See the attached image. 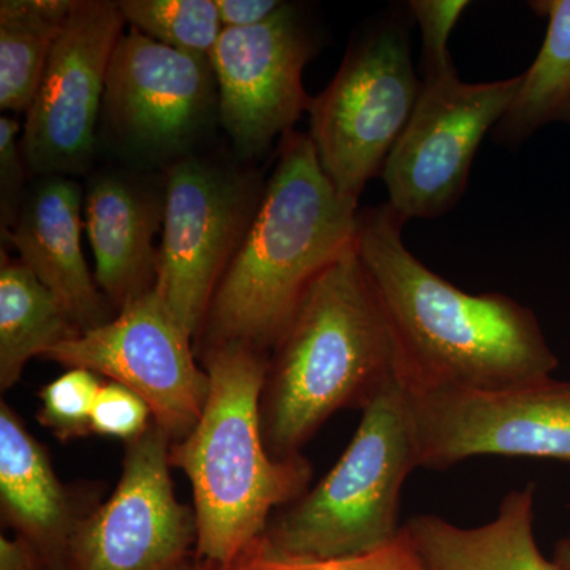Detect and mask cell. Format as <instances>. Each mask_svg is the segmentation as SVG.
I'll list each match as a JSON object with an SVG mask.
<instances>
[{
    "label": "cell",
    "instance_id": "obj_12",
    "mask_svg": "<svg viewBox=\"0 0 570 570\" xmlns=\"http://www.w3.org/2000/svg\"><path fill=\"white\" fill-rule=\"evenodd\" d=\"M171 444L156 422L126 444L118 485L78 524L67 570H175L193 554L195 513L176 498Z\"/></svg>",
    "mask_w": 570,
    "mask_h": 570
},
{
    "label": "cell",
    "instance_id": "obj_8",
    "mask_svg": "<svg viewBox=\"0 0 570 570\" xmlns=\"http://www.w3.org/2000/svg\"><path fill=\"white\" fill-rule=\"evenodd\" d=\"M164 194L154 291L183 328L197 337L262 197L246 175L195 156L171 164Z\"/></svg>",
    "mask_w": 570,
    "mask_h": 570
},
{
    "label": "cell",
    "instance_id": "obj_25",
    "mask_svg": "<svg viewBox=\"0 0 570 570\" xmlns=\"http://www.w3.org/2000/svg\"><path fill=\"white\" fill-rule=\"evenodd\" d=\"M154 423L151 407L132 390L118 382H105L94 403L91 430L99 436L130 444Z\"/></svg>",
    "mask_w": 570,
    "mask_h": 570
},
{
    "label": "cell",
    "instance_id": "obj_11",
    "mask_svg": "<svg viewBox=\"0 0 570 570\" xmlns=\"http://www.w3.org/2000/svg\"><path fill=\"white\" fill-rule=\"evenodd\" d=\"M190 343L193 336L153 291L45 358L132 390L151 407L156 425L178 442L197 425L209 393L208 374L197 365Z\"/></svg>",
    "mask_w": 570,
    "mask_h": 570
},
{
    "label": "cell",
    "instance_id": "obj_15",
    "mask_svg": "<svg viewBox=\"0 0 570 570\" xmlns=\"http://www.w3.org/2000/svg\"><path fill=\"white\" fill-rule=\"evenodd\" d=\"M82 202L81 186L70 176H43L24 195L7 235L22 264L50 288L81 333L115 317L82 254Z\"/></svg>",
    "mask_w": 570,
    "mask_h": 570
},
{
    "label": "cell",
    "instance_id": "obj_20",
    "mask_svg": "<svg viewBox=\"0 0 570 570\" xmlns=\"http://www.w3.org/2000/svg\"><path fill=\"white\" fill-rule=\"evenodd\" d=\"M531 9L547 20L538 58L521 73L519 92L494 127V140L517 148L570 110V0H538Z\"/></svg>",
    "mask_w": 570,
    "mask_h": 570
},
{
    "label": "cell",
    "instance_id": "obj_21",
    "mask_svg": "<svg viewBox=\"0 0 570 570\" xmlns=\"http://www.w3.org/2000/svg\"><path fill=\"white\" fill-rule=\"evenodd\" d=\"M77 0L0 2V108L11 115L31 110L52 45Z\"/></svg>",
    "mask_w": 570,
    "mask_h": 570
},
{
    "label": "cell",
    "instance_id": "obj_1",
    "mask_svg": "<svg viewBox=\"0 0 570 570\" xmlns=\"http://www.w3.org/2000/svg\"><path fill=\"white\" fill-rule=\"evenodd\" d=\"M404 224L389 204L360 209L355 249L406 387L501 390L551 377L560 360L530 307L449 283L407 249Z\"/></svg>",
    "mask_w": 570,
    "mask_h": 570
},
{
    "label": "cell",
    "instance_id": "obj_6",
    "mask_svg": "<svg viewBox=\"0 0 570 570\" xmlns=\"http://www.w3.org/2000/svg\"><path fill=\"white\" fill-rule=\"evenodd\" d=\"M422 81L403 22H379L348 48L324 92L313 97L309 135L318 164L346 204L358 208L371 179L406 130Z\"/></svg>",
    "mask_w": 570,
    "mask_h": 570
},
{
    "label": "cell",
    "instance_id": "obj_28",
    "mask_svg": "<svg viewBox=\"0 0 570 570\" xmlns=\"http://www.w3.org/2000/svg\"><path fill=\"white\" fill-rule=\"evenodd\" d=\"M284 2L277 0H216L223 29H247L275 17Z\"/></svg>",
    "mask_w": 570,
    "mask_h": 570
},
{
    "label": "cell",
    "instance_id": "obj_27",
    "mask_svg": "<svg viewBox=\"0 0 570 570\" xmlns=\"http://www.w3.org/2000/svg\"><path fill=\"white\" fill-rule=\"evenodd\" d=\"M21 126L14 116L0 118V214L6 238L20 213L26 167L21 149Z\"/></svg>",
    "mask_w": 570,
    "mask_h": 570
},
{
    "label": "cell",
    "instance_id": "obj_14",
    "mask_svg": "<svg viewBox=\"0 0 570 570\" xmlns=\"http://www.w3.org/2000/svg\"><path fill=\"white\" fill-rule=\"evenodd\" d=\"M316 48L298 9L284 6L264 24L223 29L209 61L217 82V118L242 157L264 154L294 132L313 97L303 71Z\"/></svg>",
    "mask_w": 570,
    "mask_h": 570
},
{
    "label": "cell",
    "instance_id": "obj_24",
    "mask_svg": "<svg viewBox=\"0 0 570 570\" xmlns=\"http://www.w3.org/2000/svg\"><path fill=\"white\" fill-rule=\"evenodd\" d=\"M220 570H425L420 564L406 538H401L385 549L363 557L332 561H298L276 557L265 549L261 539L239 553L230 566Z\"/></svg>",
    "mask_w": 570,
    "mask_h": 570
},
{
    "label": "cell",
    "instance_id": "obj_23",
    "mask_svg": "<svg viewBox=\"0 0 570 570\" xmlns=\"http://www.w3.org/2000/svg\"><path fill=\"white\" fill-rule=\"evenodd\" d=\"M104 384L102 377L92 371L69 367L41 389L37 420L62 442L89 436L94 403Z\"/></svg>",
    "mask_w": 570,
    "mask_h": 570
},
{
    "label": "cell",
    "instance_id": "obj_16",
    "mask_svg": "<svg viewBox=\"0 0 570 570\" xmlns=\"http://www.w3.org/2000/svg\"><path fill=\"white\" fill-rule=\"evenodd\" d=\"M165 194L126 174L94 176L85 197V227L94 258L97 287L112 309L151 294L159 268L154 245L164 227Z\"/></svg>",
    "mask_w": 570,
    "mask_h": 570
},
{
    "label": "cell",
    "instance_id": "obj_19",
    "mask_svg": "<svg viewBox=\"0 0 570 570\" xmlns=\"http://www.w3.org/2000/svg\"><path fill=\"white\" fill-rule=\"evenodd\" d=\"M81 335L59 299L21 261L0 264V390L20 382L33 356Z\"/></svg>",
    "mask_w": 570,
    "mask_h": 570
},
{
    "label": "cell",
    "instance_id": "obj_32",
    "mask_svg": "<svg viewBox=\"0 0 570 570\" xmlns=\"http://www.w3.org/2000/svg\"><path fill=\"white\" fill-rule=\"evenodd\" d=\"M564 122L568 124V126H570V110L568 112V116H566Z\"/></svg>",
    "mask_w": 570,
    "mask_h": 570
},
{
    "label": "cell",
    "instance_id": "obj_2",
    "mask_svg": "<svg viewBox=\"0 0 570 570\" xmlns=\"http://www.w3.org/2000/svg\"><path fill=\"white\" fill-rule=\"evenodd\" d=\"M358 213L326 178L309 135H285L253 223L214 292L197 336L202 351L242 344L272 355L314 281L355 245Z\"/></svg>",
    "mask_w": 570,
    "mask_h": 570
},
{
    "label": "cell",
    "instance_id": "obj_29",
    "mask_svg": "<svg viewBox=\"0 0 570 570\" xmlns=\"http://www.w3.org/2000/svg\"><path fill=\"white\" fill-rule=\"evenodd\" d=\"M0 570H51L39 551L24 539L0 535Z\"/></svg>",
    "mask_w": 570,
    "mask_h": 570
},
{
    "label": "cell",
    "instance_id": "obj_7",
    "mask_svg": "<svg viewBox=\"0 0 570 570\" xmlns=\"http://www.w3.org/2000/svg\"><path fill=\"white\" fill-rule=\"evenodd\" d=\"M521 75L464 82L455 66L422 80L417 107L382 170L389 202L404 220L450 212L468 186L483 138L519 92Z\"/></svg>",
    "mask_w": 570,
    "mask_h": 570
},
{
    "label": "cell",
    "instance_id": "obj_5",
    "mask_svg": "<svg viewBox=\"0 0 570 570\" xmlns=\"http://www.w3.org/2000/svg\"><path fill=\"white\" fill-rule=\"evenodd\" d=\"M362 412L332 471L269 520L261 538L269 553L298 561L346 560L401 538V491L419 468L411 393L397 376Z\"/></svg>",
    "mask_w": 570,
    "mask_h": 570
},
{
    "label": "cell",
    "instance_id": "obj_10",
    "mask_svg": "<svg viewBox=\"0 0 570 570\" xmlns=\"http://www.w3.org/2000/svg\"><path fill=\"white\" fill-rule=\"evenodd\" d=\"M124 26L119 2L77 0L26 112L21 149L29 174L71 178L91 168L108 69Z\"/></svg>",
    "mask_w": 570,
    "mask_h": 570
},
{
    "label": "cell",
    "instance_id": "obj_9",
    "mask_svg": "<svg viewBox=\"0 0 570 570\" xmlns=\"http://www.w3.org/2000/svg\"><path fill=\"white\" fill-rule=\"evenodd\" d=\"M409 393L419 468L448 469L474 456L570 463V382Z\"/></svg>",
    "mask_w": 570,
    "mask_h": 570
},
{
    "label": "cell",
    "instance_id": "obj_3",
    "mask_svg": "<svg viewBox=\"0 0 570 570\" xmlns=\"http://www.w3.org/2000/svg\"><path fill=\"white\" fill-rule=\"evenodd\" d=\"M209 393L197 425L170 449L194 494L200 560L227 568L264 535L277 510L309 490L313 464L305 456L277 460L262 433L261 400L269 355L220 344L202 351Z\"/></svg>",
    "mask_w": 570,
    "mask_h": 570
},
{
    "label": "cell",
    "instance_id": "obj_31",
    "mask_svg": "<svg viewBox=\"0 0 570 570\" xmlns=\"http://www.w3.org/2000/svg\"><path fill=\"white\" fill-rule=\"evenodd\" d=\"M175 570H220L217 566L209 564L208 561L200 560L197 554L193 553L183 564H179Z\"/></svg>",
    "mask_w": 570,
    "mask_h": 570
},
{
    "label": "cell",
    "instance_id": "obj_17",
    "mask_svg": "<svg viewBox=\"0 0 570 570\" xmlns=\"http://www.w3.org/2000/svg\"><path fill=\"white\" fill-rule=\"evenodd\" d=\"M82 512L59 480L48 450L20 415L0 403V515L14 535L31 543L51 570H67L71 538Z\"/></svg>",
    "mask_w": 570,
    "mask_h": 570
},
{
    "label": "cell",
    "instance_id": "obj_13",
    "mask_svg": "<svg viewBox=\"0 0 570 570\" xmlns=\"http://www.w3.org/2000/svg\"><path fill=\"white\" fill-rule=\"evenodd\" d=\"M102 112L124 151L178 163L217 115L209 56L176 50L135 29L124 32L108 69Z\"/></svg>",
    "mask_w": 570,
    "mask_h": 570
},
{
    "label": "cell",
    "instance_id": "obj_30",
    "mask_svg": "<svg viewBox=\"0 0 570 570\" xmlns=\"http://www.w3.org/2000/svg\"><path fill=\"white\" fill-rule=\"evenodd\" d=\"M553 562L558 570H570V538L561 539L554 546Z\"/></svg>",
    "mask_w": 570,
    "mask_h": 570
},
{
    "label": "cell",
    "instance_id": "obj_18",
    "mask_svg": "<svg viewBox=\"0 0 570 570\" xmlns=\"http://www.w3.org/2000/svg\"><path fill=\"white\" fill-rule=\"evenodd\" d=\"M534 483L512 490L497 517L461 528L436 515L407 520L403 534L425 570H558L534 538Z\"/></svg>",
    "mask_w": 570,
    "mask_h": 570
},
{
    "label": "cell",
    "instance_id": "obj_26",
    "mask_svg": "<svg viewBox=\"0 0 570 570\" xmlns=\"http://www.w3.org/2000/svg\"><path fill=\"white\" fill-rule=\"evenodd\" d=\"M469 7L466 0H412L409 10L422 36L423 77L453 67L450 37Z\"/></svg>",
    "mask_w": 570,
    "mask_h": 570
},
{
    "label": "cell",
    "instance_id": "obj_4",
    "mask_svg": "<svg viewBox=\"0 0 570 570\" xmlns=\"http://www.w3.org/2000/svg\"><path fill=\"white\" fill-rule=\"evenodd\" d=\"M397 374L387 321L355 245L314 281L269 355L262 433L277 460L302 455L341 409H360Z\"/></svg>",
    "mask_w": 570,
    "mask_h": 570
},
{
    "label": "cell",
    "instance_id": "obj_22",
    "mask_svg": "<svg viewBox=\"0 0 570 570\" xmlns=\"http://www.w3.org/2000/svg\"><path fill=\"white\" fill-rule=\"evenodd\" d=\"M126 22L176 50L209 56L220 32L216 0H122Z\"/></svg>",
    "mask_w": 570,
    "mask_h": 570
}]
</instances>
